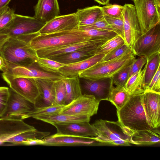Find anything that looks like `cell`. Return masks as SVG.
<instances>
[{
  "label": "cell",
  "instance_id": "cell-1",
  "mask_svg": "<svg viewBox=\"0 0 160 160\" xmlns=\"http://www.w3.org/2000/svg\"><path fill=\"white\" fill-rule=\"evenodd\" d=\"M0 54L8 67L29 66L37 64L38 56L28 43L17 38L9 37L2 46Z\"/></svg>",
  "mask_w": 160,
  "mask_h": 160
},
{
  "label": "cell",
  "instance_id": "cell-2",
  "mask_svg": "<svg viewBox=\"0 0 160 160\" xmlns=\"http://www.w3.org/2000/svg\"><path fill=\"white\" fill-rule=\"evenodd\" d=\"M142 94L131 95L125 104L117 110L118 121L123 126L132 131L153 129L146 118L142 104Z\"/></svg>",
  "mask_w": 160,
  "mask_h": 160
},
{
  "label": "cell",
  "instance_id": "cell-3",
  "mask_svg": "<svg viewBox=\"0 0 160 160\" xmlns=\"http://www.w3.org/2000/svg\"><path fill=\"white\" fill-rule=\"evenodd\" d=\"M92 39H94L78 29L46 34H39L32 38L28 44L31 48L36 51L43 48L65 46Z\"/></svg>",
  "mask_w": 160,
  "mask_h": 160
},
{
  "label": "cell",
  "instance_id": "cell-4",
  "mask_svg": "<svg viewBox=\"0 0 160 160\" xmlns=\"http://www.w3.org/2000/svg\"><path fill=\"white\" fill-rule=\"evenodd\" d=\"M92 125L97 136L94 139L99 143L115 146H130L131 130L123 126L118 121L100 119Z\"/></svg>",
  "mask_w": 160,
  "mask_h": 160
},
{
  "label": "cell",
  "instance_id": "cell-5",
  "mask_svg": "<svg viewBox=\"0 0 160 160\" xmlns=\"http://www.w3.org/2000/svg\"><path fill=\"white\" fill-rule=\"evenodd\" d=\"M135 56L131 50L113 59L102 60L80 72L78 77L90 80L112 78L117 72L131 66L136 59Z\"/></svg>",
  "mask_w": 160,
  "mask_h": 160
},
{
  "label": "cell",
  "instance_id": "cell-6",
  "mask_svg": "<svg viewBox=\"0 0 160 160\" xmlns=\"http://www.w3.org/2000/svg\"><path fill=\"white\" fill-rule=\"evenodd\" d=\"M142 35L160 24V0L133 1Z\"/></svg>",
  "mask_w": 160,
  "mask_h": 160
},
{
  "label": "cell",
  "instance_id": "cell-7",
  "mask_svg": "<svg viewBox=\"0 0 160 160\" xmlns=\"http://www.w3.org/2000/svg\"><path fill=\"white\" fill-rule=\"evenodd\" d=\"M46 23L34 17L15 14L8 27L0 34H5L9 37L18 38L38 32Z\"/></svg>",
  "mask_w": 160,
  "mask_h": 160
},
{
  "label": "cell",
  "instance_id": "cell-8",
  "mask_svg": "<svg viewBox=\"0 0 160 160\" xmlns=\"http://www.w3.org/2000/svg\"><path fill=\"white\" fill-rule=\"evenodd\" d=\"M132 51L136 56L147 59L160 52V24L141 35L136 41Z\"/></svg>",
  "mask_w": 160,
  "mask_h": 160
},
{
  "label": "cell",
  "instance_id": "cell-9",
  "mask_svg": "<svg viewBox=\"0 0 160 160\" xmlns=\"http://www.w3.org/2000/svg\"><path fill=\"white\" fill-rule=\"evenodd\" d=\"M99 103L93 96L84 93L64 106L59 114L91 117L97 114Z\"/></svg>",
  "mask_w": 160,
  "mask_h": 160
},
{
  "label": "cell",
  "instance_id": "cell-10",
  "mask_svg": "<svg viewBox=\"0 0 160 160\" xmlns=\"http://www.w3.org/2000/svg\"><path fill=\"white\" fill-rule=\"evenodd\" d=\"M10 88L34 105L40 96V88L34 79L23 77L10 78L2 76Z\"/></svg>",
  "mask_w": 160,
  "mask_h": 160
},
{
  "label": "cell",
  "instance_id": "cell-11",
  "mask_svg": "<svg viewBox=\"0 0 160 160\" xmlns=\"http://www.w3.org/2000/svg\"><path fill=\"white\" fill-rule=\"evenodd\" d=\"M108 40L92 39L65 46L43 48L36 51V53L38 57L51 59L87 48H99Z\"/></svg>",
  "mask_w": 160,
  "mask_h": 160
},
{
  "label": "cell",
  "instance_id": "cell-12",
  "mask_svg": "<svg viewBox=\"0 0 160 160\" xmlns=\"http://www.w3.org/2000/svg\"><path fill=\"white\" fill-rule=\"evenodd\" d=\"M124 6V40L132 50L136 41L142 33L134 5L126 3Z\"/></svg>",
  "mask_w": 160,
  "mask_h": 160
},
{
  "label": "cell",
  "instance_id": "cell-13",
  "mask_svg": "<svg viewBox=\"0 0 160 160\" xmlns=\"http://www.w3.org/2000/svg\"><path fill=\"white\" fill-rule=\"evenodd\" d=\"M10 96L6 109L2 117L27 118L35 108L33 104L10 88Z\"/></svg>",
  "mask_w": 160,
  "mask_h": 160
},
{
  "label": "cell",
  "instance_id": "cell-14",
  "mask_svg": "<svg viewBox=\"0 0 160 160\" xmlns=\"http://www.w3.org/2000/svg\"><path fill=\"white\" fill-rule=\"evenodd\" d=\"M2 76L10 78L23 77L43 79L52 82L62 79L63 77L59 74L49 72L39 69L35 64L29 66H15L8 67L2 74Z\"/></svg>",
  "mask_w": 160,
  "mask_h": 160
},
{
  "label": "cell",
  "instance_id": "cell-15",
  "mask_svg": "<svg viewBox=\"0 0 160 160\" xmlns=\"http://www.w3.org/2000/svg\"><path fill=\"white\" fill-rule=\"evenodd\" d=\"M142 106L148 124L153 129L160 126V93L145 91L142 94Z\"/></svg>",
  "mask_w": 160,
  "mask_h": 160
},
{
  "label": "cell",
  "instance_id": "cell-16",
  "mask_svg": "<svg viewBox=\"0 0 160 160\" xmlns=\"http://www.w3.org/2000/svg\"><path fill=\"white\" fill-rule=\"evenodd\" d=\"M36 129L20 119L0 118V145L6 143L9 138L20 133Z\"/></svg>",
  "mask_w": 160,
  "mask_h": 160
},
{
  "label": "cell",
  "instance_id": "cell-17",
  "mask_svg": "<svg viewBox=\"0 0 160 160\" xmlns=\"http://www.w3.org/2000/svg\"><path fill=\"white\" fill-rule=\"evenodd\" d=\"M75 12L59 15L46 23L39 30L40 34L78 29Z\"/></svg>",
  "mask_w": 160,
  "mask_h": 160
},
{
  "label": "cell",
  "instance_id": "cell-18",
  "mask_svg": "<svg viewBox=\"0 0 160 160\" xmlns=\"http://www.w3.org/2000/svg\"><path fill=\"white\" fill-rule=\"evenodd\" d=\"M84 79L83 87L86 92L85 94L93 96L100 102L102 100L108 101L113 84L112 78Z\"/></svg>",
  "mask_w": 160,
  "mask_h": 160
},
{
  "label": "cell",
  "instance_id": "cell-19",
  "mask_svg": "<svg viewBox=\"0 0 160 160\" xmlns=\"http://www.w3.org/2000/svg\"><path fill=\"white\" fill-rule=\"evenodd\" d=\"M89 122H76L67 123L54 124L56 133L62 135L82 137H96V130Z\"/></svg>",
  "mask_w": 160,
  "mask_h": 160
},
{
  "label": "cell",
  "instance_id": "cell-20",
  "mask_svg": "<svg viewBox=\"0 0 160 160\" xmlns=\"http://www.w3.org/2000/svg\"><path fill=\"white\" fill-rule=\"evenodd\" d=\"M93 137H82L54 134L43 138V145L62 146L94 145L98 142Z\"/></svg>",
  "mask_w": 160,
  "mask_h": 160
},
{
  "label": "cell",
  "instance_id": "cell-21",
  "mask_svg": "<svg viewBox=\"0 0 160 160\" xmlns=\"http://www.w3.org/2000/svg\"><path fill=\"white\" fill-rule=\"evenodd\" d=\"M105 55L96 54L84 60L70 64L60 68L58 74L63 77H78L79 73L102 61Z\"/></svg>",
  "mask_w": 160,
  "mask_h": 160
},
{
  "label": "cell",
  "instance_id": "cell-22",
  "mask_svg": "<svg viewBox=\"0 0 160 160\" xmlns=\"http://www.w3.org/2000/svg\"><path fill=\"white\" fill-rule=\"evenodd\" d=\"M34 17L46 23L60 15L57 0H38L34 7Z\"/></svg>",
  "mask_w": 160,
  "mask_h": 160
},
{
  "label": "cell",
  "instance_id": "cell-23",
  "mask_svg": "<svg viewBox=\"0 0 160 160\" xmlns=\"http://www.w3.org/2000/svg\"><path fill=\"white\" fill-rule=\"evenodd\" d=\"M34 79L39 85L41 91L40 96L34 105L35 108L53 105L55 98L53 82L43 79Z\"/></svg>",
  "mask_w": 160,
  "mask_h": 160
},
{
  "label": "cell",
  "instance_id": "cell-24",
  "mask_svg": "<svg viewBox=\"0 0 160 160\" xmlns=\"http://www.w3.org/2000/svg\"><path fill=\"white\" fill-rule=\"evenodd\" d=\"M75 13L79 27L90 25L104 16L102 7L98 6L78 9Z\"/></svg>",
  "mask_w": 160,
  "mask_h": 160
},
{
  "label": "cell",
  "instance_id": "cell-25",
  "mask_svg": "<svg viewBox=\"0 0 160 160\" xmlns=\"http://www.w3.org/2000/svg\"><path fill=\"white\" fill-rule=\"evenodd\" d=\"M152 129L144 130L131 131V144L150 145L160 142L159 132Z\"/></svg>",
  "mask_w": 160,
  "mask_h": 160
},
{
  "label": "cell",
  "instance_id": "cell-26",
  "mask_svg": "<svg viewBox=\"0 0 160 160\" xmlns=\"http://www.w3.org/2000/svg\"><path fill=\"white\" fill-rule=\"evenodd\" d=\"M98 48H87L54 57L51 59L65 64L75 63L94 56L96 54Z\"/></svg>",
  "mask_w": 160,
  "mask_h": 160
},
{
  "label": "cell",
  "instance_id": "cell-27",
  "mask_svg": "<svg viewBox=\"0 0 160 160\" xmlns=\"http://www.w3.org/2000/svg\"><path fill=\"white\" fill-rule=\"evenodd\" d=\"M146 66L143 69L130 76L128 79L125 88L131 95L142 94L145 91L144 74Z\"/></svg>",
  "mask_w": 160,
  "mask_h": 160
},
{
  "label": "cell",
  "instance_id": "cell-28",
  "mask_svg": "<svg viewBox=\"0 0 160 160\" xmlns=\"http://www.w3.org/2000/svg\"><path fill=\"white\" fill-rule=\"evenodd\" d=\"M62 80L66 91V105L82 94L78 77H63Z\"/></svg>",
  "mask_w": 160,
  "mask_h": 160
},
{
  "label": "cell",
  "instance_id": "cell-29",
  "mask_svg": "<svg viewBox=\"0 0 160 160\" xmlns=\"http://www.w3.org/2000/svg\"><path fill=\"white\" fill-rule=\"evenodd\" d=\"M91 117L67 114H58L45 118H40L37 120L52 125L54 124L67 123L76 122H89Z\"/></svg>",
  "mask_w": 160,
  "mask_h": 160
},
{
  "label": "cell",
  "instance_id": "cell-30",
  "mask_svg": "<svg viewBox=\"0 0 160 160\" xmlns=\"http://www.w3.org/2000/svg\"><path fill=\"white\" fill-rule=\"evenodd\" d=\"M131 95L124 88L113 86L110 92L108 101L118 110L125 104Z\"/></svg>",
  "mask_w": 160,
  "mask_h": 160
},
{
  "label": "cell",
  "instance_id": "cell-31",
  "mask_svg": "<svg viewBox=\"0 0 160 160\" xmlns=\"http://www.w3.org/2000/svg\"><path fill=\"white\" fill-rule=\"evenodd\" d=\"M49 132H42L38 131L36 129L34 130L26 131L9 138L6 142L13 145H22L30 139H43L50 135Z\"/></svg>",
  "mask_w": 160,
  "mask_h": 160
},
{
  "label": "cell",
  "instance_id": "cell-32",
  "mask_svg": "<svg viewBox=\"0 0 160 160\" xmlns=\"http://www.w3.org/2000/svg\"><path fill=\"white\" fill-rule=\"evenodd\" d=\"M144 86L145 90L160 66V52L155 53L148 58L145 64Z\"/></svg>",
  "mask_w": 160,
  "mask_h": 160
},
{
  "label": "cell",
  "instance_id": "cell-33",
  "mask_svg": "<svg viewBox=\"0 0 160 160\" xmlns=\"http://www.w3.org/2000/svg\"><path fill=\"white\" fill-rule=\"evenodd\" d=\"M64 106L53 105L49 106L35 108L27 116V118L32 117L37 119L59 114Z\"/></svg>",
  "mask_w": 160,
  "mask_h": 160
},
{
  "label": "cell",
  "instance_id": "cell-34",
  "mask_svg": "<svg viewBox=\"0 0 160 160\" xmlns=\"http://www.w3.org/2000/svg\"><path fill=\"white\" fill-rule=\"evenodd\" d=\"M78 29L94 39L109 40L118 35L113 31L99 29L89 26H79Z\"/></svg>",
  "mask_w": 160,
  "mask_h": 160
},
{
  "label": "cell",
  "instance_id": "cell-35",
  "mask_svg": "<svg viewBox=\"0 0 160 160\" xmlns=\"http://www.w3.org/2000/svg\"><path fill=\"white\" fill-rule=\"evenodd\" d=\"M37 64L46 72L57 74H58V70L60 68L67 64L60 62L51 59L38 57Z\"/></svg>",
  "mask_w": 160,
  "mask_h": 160
},
{
  "label": "cell",
  "instance_id": "cell-36",
  "mask_svg": "<svg viewBox=\"0 0 160 160\" xmlns=\"http://www.w3.org/2000/svg\"><path fill=\"white\" fill-rule=\"evenodd\" d=\"M125 43L123 38L118 35L108 40L101 45L98 49L96 54L106 55L115 48Z\"/></svg>",
  "mask_w": 160,
  "mask_h": 160
},
{
  "label": "cell",
  "instance_id": "cell-37",
  "mask_svg": "<svg viewBox=\"0 0 160 160\" xmlns=\"http://www.w3.org/2000/svg\"><path fill=\"white\" fill-rule=\"evenodd\" d=\"M55 92L53 105L65 106L66 91L64 83L62 79L53 82Z\"/></svg>",
  "mask_w": 160,
  "mask_h": 160
},
{
  "label": "cell",
  "instance_id": "cell-38",
  "mask_svg": "<svg viewBox=\"0 0 160 160\" xmlns=\"http://www.w3.org/2000/svg\"><path fill=\"white\" fill-rule=\"evenodd\" d=\"M104 15L123 19L124 6L109 3L102 7Z\"/></svg>",
  "mask_w": 160,
  "mask_h": 160
},
{
  "label": "cell",
  "instance_id": "cell-39",
  "mask_svg": "<svg viewBox=\"0 0 160 160\" xmlns=\"http://www.w3.org/2000/svg\"><path fill=\"white\" fill-rule=\"evenodd\" d=\"M15 14L14 10L8 5L0 10V33L8 27Z\"/></svg>",
  "mask_w": 160,
  "mask_h": 160
},
{
  "label": "cell",
  "instance_id": "cell-40",
  "mask_svg": "<svg viewBox=\"0 0 160 160\" xmlns=\"http://www.w3.org/2000/svg\"><path fill=\"white\" fill-rule=\"evenodd\" d=\"M130 66L123 69L112 77L113 84L116 86L125 88L129 78Z\"/></svg>",
  "mask_w": 160,
  "mask_h": 160
},
{
  "label": "cell",
  "instance_id": "cell-41",
  "mask_svg": "<svg viewBox=\"0 0 160 160\" xmlns=\"http://www.w3.org/2000/svg\"><path fill=\"white\" fill-rule=\"evenodd\" d=\"M103 16L114 30L115 32L121 36L124 39L123 19H118L105 15Z\"/></svg>",
  "mask_w": 160,
  "mask_h": 160
},
{
  "label": "cell",
  "instance_id": "cell-42",
  "mask_svg": "<svg viewBox=\"0 0 160 160\" xmlns=\"http://www.w3.org/2000/svg\"><path fill=\"white\" fill-rule=\"evenodd\" d=\"M131 50H132L125 43L105 55L102 60L106 61L113 59Z\"/></svg>",
  "mask_w": 160,
  "mask_h": 160
},
{
  "label": "cell",
  "instance_id": "cell-43",
  "mask_svg": "<svg viewBox=\"0 0 160 160\" xmlns=\"http://www.w3.org/2000/svg\"><path fill=\"white\" fill-rule=\"evenodd\" d=\"M10 94L9 88L0 87V117L3 116L6 109Z\"/></svg>",
  "mask_w": 160,
  "mask_h": 160
},
{
  "label": "cell",
  "instance_id": "cell-44",
  "mask_svg": "<svg viewBox=\"0 0 160 160\" xmlns=\"http://www.w3.org/2000/svg\"><path fill=\"white\" fill-rule=\"evenodd\" d=\"M145 91L160 93V66L147 87Z\"/></svg>",
  "mask_w": 160,
  "mask_h": 160
},
{
  "label": "cell",
  "instance_id": "cell-45",
  "mask_svg": "<svg viewBox=\"0 0 160 160\" xmlns=\"http://www.w3.org/2000/svg\"><path fill=\"white\" fill-rule=\"evenodd\" d=\"M147 59V58L144 57H139L137 59L136 58L130 66L129 78L142 69L146 63Z\"/></svg>",
  "mask_w": 160,
  "mask_h": 160
},
{
  "label": "cell",
  "instance_id": "cell-46",
  "mask_svg": "<svg viewBox=\"0 0 160 160\" xmlns=\"http://www.w3.org/2000/svg\"><path fill=\"white\" fill-rule=\"evenodd\" d=\"M89 26L103 30L115 32L114 30L106 20L104 16Z\"/></svg>",
  "mask_w": 160,
  "mask_h": 160
},
{
  "label": "cell",
  "instance_id": "cell-47",
  "mask_svg": "<svg viewBox=\"0 0 160 160\" xmlns=\"http://www.w3.org/2000/svg\"><path fill=\"white\" fill-rule=\"evenodd\" d=\"M43 139H30L24 142L22 145L27 146L43 145Z\"/></svg>",
  "mask_w": 160,
  "mask_h": 160
},
{
  "label": "cell",
  "instance_id": "cell-48",
  "mask_svg": "<svg viewBox=\"0 0 160 160\" xmlns=\"http://www.w3.org/2000/svg\"><path fill=\"white\" fill-rule=\"evenodd\" d=\"M8 67L7 63L4 58L0 54V70L4 72Z\"/></svg>",
  "mask_w": 160,
  "mask_h": 160
},
{
  "label": "cell",
  "instance_id": "cell-49",
  "mask_svg": "<svg viewBox=\"0 0 160 160\" xmlns=\"http://www.w3.org/2000/svg\"><path fill=\"white\" fill-rule=\"evenodd\" d=\"M9 37L7 34H0V50L3 44Z\"/></svg>",
  "mask_w": 160,
  "mask_h": 160
},
{
  "label": "cell",
  "instance_id": "cell-50",
  "mask_svg": "<svg viewBox=\"0 0 160 160\" xmlns=\"http://www.w3.org/2000/svg\"><path fill=\"white\" fill-rule=\"evenodd\" d=\"M11 0H0V10L8 6Z\"/></svg>",
  "mask_w": 160,
  "mask_h": 160
},
{
  "label": "cell",
  "instance_id": "cell-51",
  "mask_svg": "<svg viewBox=\"0 0 160 160\" xmlns=\"http://www.w3.org/2000/svg\"><path fill=\"white\" fill-rule=\"evenodd\" d=\"M100 4L105 5L108 3L110 0H94Z\"/></svg>",
  "mask_w": 160,
  "mask_h": 160
},
{
  "label": "cell",
  "instance_id": "cell-52",
  "mask_svg": "<svg viewBox=\"0 0 160 160\" xmlns=\"http://www.w3.org/2000/svg\"><path fill=\"white\" fill-rule=\"evenodd\" d=\"M131 0V1H133L134 0Z\"/></svg>",
  "mask_w": 160,
  "mask_h": 160
}]
</instances>
